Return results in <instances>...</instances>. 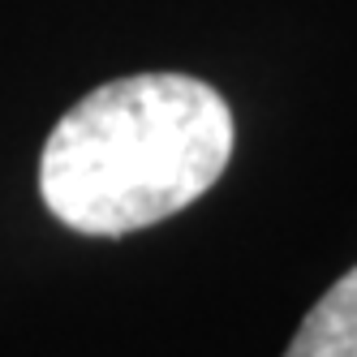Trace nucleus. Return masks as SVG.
Segmentation results:
<instances>
[{"instance_id": "f03ea898", "label": "nucleus", "mask_w": 357, "mask_h": 357, "mask_svg": "<svg viewBox=\"0 0 357 357\" xmlns=\"http://www.w3.org/2000/svg\"><path fill=\"white\" fill-rule=\"evenodd\" d=\"M284 357H357V267L310 305Z\"/></svg>"}, {"instance_id": "f257e3e1", "label": "nucleus", "mask_w": 357, "mask_h": 357, "mask_svg": "<svg viewBox=\"0 0 357 357\" xmlns=\"http://www.w3.org/2000/svg\"><path fill=\"white\" fill-rule=\"evenodd\" d=\"M233 155L224 95L185 73H134L78 99L43 142L39 194L65 228L125 237L202 198Z\"/></svg>"}]
</instances>
